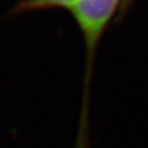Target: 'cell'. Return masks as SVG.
I'll return each mask as SVG.
<instances>
[{"instance_id": "1", "label": "cell", "mask_w": 148, "mask_h": 148, "mask_svg": "<svg viewBox=\"0 0 148 148\" xmlns=\"http://www.w3.org/2000/svg\"><path fill=\"white\" fill-rule=\"evenodd\" d=\"M78 0H20L9 12V16L20 15L24 12L37 11V10H48V9L64 8L71 9L75 5Z\"/></svg>"}]
</instances>
